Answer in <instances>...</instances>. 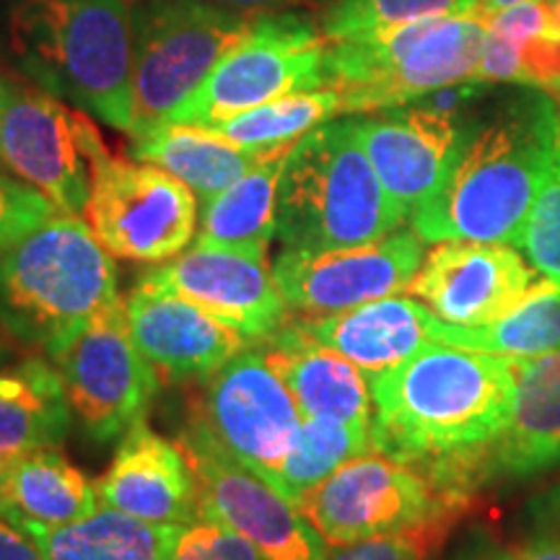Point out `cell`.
Here are the masks:
<instances>
[{
  "label": "cell",
  "mask_w": 560,
  "mask_h": 560,
  "mask_svg": "<svg viewBox=\"0 0 560 560\" xmlns=\"http://www.w3.org/2000/svg\"><path fill=\"white\" fill-rule=\"evenodd\" d=\"M260 13L210 0H140L132 5L130 136L170 120L247 37Z\"/></svg>",
  "instance_id": "52a82bcc"
},
{
  "label": "cell",
  "mask_w": 560,
  "mask_h": 560,
  "mask_svg": "<svg viewBox=\"0 0 560 560\" xmlns=\"http://www.w3.org/2000/svg\"><path fill=\"white\" fill-rule=\"evenodd\" d=\"M83 215L112 257L159 265L195 242L198 195L159 166L112 156L94 174Z\"/></svg>",
  "instance_id": "4fadbf2b"
},
{
  "label": "cell",
  "mask_w": 560,
  "mask_h": 560,
  "mask_svg": "<svg viewBox=\"0 0 560 560\" xmlns=\"http://www.w3.org/2000/svg\"><path fill=\"white\" fill-rule=\"evenodd\" d=\"M9 45L39 89L109 128L132 130V9L125 0H19Z\"/></svg>",
  "instance_id": "3957f363"
},
{
  "label": "cell",
  "mask_w": 560,
  "mask_h": 560,
  "mask_svg": "<svg viewBox=\"0 0 560 560\" xmlns=\"http://www.w3.org/2000/svg\"><path fill=\"white\" fill-rule=\"evenodd\" d=\"M322 346L338 350L366 376L408 361L433 338L436 317L423 301L384 296L332 317H293Z\"/></svg>",
  "instance_id": "7402d4cb"
},
{
  "label": "cell",
  "mask_w": 560,
  "mask_h": 560,
  "mask_svg": "<svg viewBox=\"0 0 560 560\" xmlns=\"http://www.w3.org/2000/svg\"><path fill=\"white\" fill-rule=\"evenodd\" d=\"M187 418L272 488L280 486V472L304 420L257 342L208 376Z\"/></svg>",
  "instance_id": "7c38bea8"
},
{
  "label": "cell",
  "mask_w": 560,
  "mask_h": 560,
  "mask_svg": "<svg viewBox=\"0 0 560 560\" xmlns=\"http://www.w3.org/2000/svg\"><path fill=\"white\" fill-rule=\"evenodd\" d=\"M433 338L446 346L509 355V359H535L552 353L560 350V285L548 278L537 280L514 310L488 325L459 327L436 319Z\"/></svg>",
  "instance_id": "f546056e"
},
{
  "label": "cell",
  "mask_w": 560,
  "mask_h": 560,
  "mask_svg": "<svg viewBox=\"0 0 560 560\" xmlns=\"http://www.w3.org/2000/svg\"><path fill=\"white\" fill-rule=\"evenodd\" d=\"M560 102L537 89L516 91L470 120L436 192L410 215L423 242L516 244L548 172Z\"/></svg>",
  "instance_id": "6da1fadb"
},
{
  "label": "cell",
  "mask_w": 560,
  "mask_h": 560,
  "mask_svg": "<svg viewBox=\"0 0 560 560\" xmlns=\"http://www.w3.org/2000/svg\"><path fill=\"white\" fill-rule=\"evenodd\" d=\"M516 3H524V0H482L480 3V11L490 16V13L501 11V9H509V5H516Z\"/></svg>",
  "instance_id": "b9f144b4"
},
{
  "label": "cell",
  "mask_w": 560,
  "mask_h": 560,
  "mask_svg": "<svg viewBox=\"0 0 560 560\" xmlns=\"http://www.w3.org/2000/svg\"><path fill=\"white\" fill-rule=\"evenodd\" d=\"M486 24V13L475 11L330 42L327 75L342 96V115L405 107L472 81Z\"/></svg>",
  "instance_id": "8992f818"
},
{
  "label": "cell",
  "mask_w": 560,
  "mask_h": 560,
  "mask_svg": "<svg viewBox=\"0 0 560 560\" xmlns=\"http://www.w3.org/2000/svg\"><path fill=\"white\" fill-rule=\"evenodd\" d=\"M5 81H9V79H3V75H0V94H3V89H5Z\"/></svg>",
  "instance_id": "7dc6e473"
},
{
  "label": "cell",
  "mask_w": 560,
  "mask_h": 560,
  "mask_svg": "<svg viewBox=\"0 0 560 560\" xmlns=\"http://www.w3.org/2000/svg\"><path fill=\"white\" fill-rule=\"evenodd\" d=\"M475 83H516L560 102V19L550 0L490 13Z\"/></svg>",
  "instance_id": "cb8c5ba5"
},
{
  "label": "cell",
  "mask_w": 560,
  "mask_h": 560,
  "mask_svg": "<svg viewBox=\"0 0 560 560\" xmlns=\"http://www.w3.org/2000/svg\"><path fill=\"white\" fill-rule=\"evenodd\" d=\"M125 317L132 340L161 380L206 382L223 363L255 346L192 301L140 280L125 301Z\"/></svg>",
  "instance_id": "d6986e66"
},
{
  "label": "cell",
  "mask_w": 560,
  "mask_h": 560,
  "mask_svg": "<svg viewBox=\"0 0 560 560\" xmlns=\"http://www.w3.org/2000/svg\"><path fill=\"white\" fill-rule=\"evenodd\" d=\"M0 170H3V166H0ZM3 172H5V170H3Z\"/></svg>",
  "instance_id": "c3c4849f"
},
{
  "label": "cell",
  "mask_w": 560,
  "mask_h": 560,
  "mask_svg": "<svg viewBox=\"0 0 560 560\" xmlns=\"http://www.w3.org/2000/svg\"><path fill=\"white\" fill-rule=\"evenodd\" d=\"M0 560H45L32 532L3 509H0Z\"/></svg>",
  "instance_id": "74e56055"
},
{
  "label": "cell",
  "mask_w": 560,
  "mask_h": 560,
  "mask_svg": "<svg viewBox=\"0 0 560 560\" xmlns=\"http://www.w3.org/2000/svg\"><path fill=\"white\" fill-rule=\"evenodd\" d=\"M70 423L66 387L47 355L0 366V459L5 465L45 446H60Z\"/></svg>",
  "instance_id": "d4e9b609"
},
{
  "label": "cell",
  "mask_w": 560,
  "mask_h": 560,
  "mask_svg": "<svg viewBox=\"0 0 560 560\" xmlns=\"http://www.w3.org/2000/svg\"><path fill=\"white\" fill-rule=\"evenodd\" d=\"M166 560H268L247 537L234 532L226 524L206 520H195L182 524L174 537L170 558Z\"/></svg>",
  "instance_id": "d590c367"
},
{
  "label": "cell",
  "mask_w": 560,
  "mask_h": 560,
  "mask_svg": "<svg viewBox=\"0 0 560 560\" xmlns=\"http://www.w3.org/2000/svg\"><path fill=\"white\" fill-rule=\"evenodd\" d=\"M516 247L524 252L532 268L560 285V128L550 166L532 202Z\"/></svg>",
  "instance_id": "836d02e7"
},
{
  "label": "cell",
  "mask_w": 560,
  "mask_h": 560,
  "mask_svg": "<svg viewBox=\"0 0 560 560\" xmlns=\"http://www.w3.org/2000/svg\"><path fill=\"white\" fill-rule=\"evenodd\" d=\"M535 514L542 524H550V527H560V482L545 490L540 499L535 501Z\"/></svg>",
  "instance_id": "ab89813d"
},
{
  "label": "cell",
  "mask_w": 560,
  "mask_h": 560,
  "mask_svg": "<svg viewBox=\"0 0 560 560\" xmlns=\"http://www.w3.org/2000/svg\"><path fill=\"white\" fill-rule=\"evenodd\" d=\"M552 3V9H556V13H558V19H560V0H550Z\"/></svg>",
  "instance_id": "f6af8a7d"
},
{
  "label": "cell",
  "mask_w": 560,
  "mask_h": 560,
  "mask_svg": "<svg viewBox=\"0 0 560 560\" xmlns=\"http://www.w3.org/2000/svg\"><path fill=\"white\" fill-rule=\"evenodd\" d=\"M58 208L32 185L0 170V257Z\"/></svg>",
  "instance_id": "8d00e7d4"
},
{
  "label": "cell",
  "mask_w": 560,
  "mask_h": 560,
  "mask_svg": "<svg viewBox=\"0 0 560 560\" xmlns=\"http://www.w3.org/2000/svg\"><path fill=\"white\" fill-rule=\"evenodd\" d=\"M293 143L265 149L260 161L244 177L215 198L202 202L200 231L195 234L192 244L268 257L270 242L276 240L280 174H283Z\"/></svg>",
  "instance_id": "484cf974"
},
{
  "label": "cell",
  "mask_w": 560,
  "mask_h": 560,
  "mask_svg": "<svg viewBox=\"0 0 560 560\" xmlns=\"http://www.w3.org/2000/svg\"><path fill=\"white\" fill-rule=\"evenodd\" d=\"M495 550H467L457 560H493Z\"/></svg>",
  "instance_id": "7bdbcfd3"
},
{
  "label": "cell",
  "mask_w": 560,
  "mask_h": 560,
  "mask_svg": "<svg viewBox=\"0 0 560 560\" xmlns=\"http://www.w3.org/2000/svg\"><path fill=\"white\" fill-rule=\"evenodd\" d=\"M138 280L192 301L252 342L270 338L291 317L268 257L249 252L192 244L172 260L153 265Z\"/></svg>",
  "instance_id": "2e32d148"
},
{
  "label": "cell",
  "mask_w": 560,
  "mask_h": 560,
  "mask_svg": "<svg viewBox=\"0 0 560 560\" xmlns=\"http://www.w3.org/2000/svg\"><path fill=\"white\" fill-rule=\"evenodd\" d=\"M457 522L459 520H431L359 542L327 545L322 560H429L444 548Z\"/></svg>",
  "instance_id": "e575fe53"
},
{
  "label": "cell",
  "mask_w": 560,
  "mask_h": 560,
  "mask_svg": "<svg viewBox=\"0 0 560 560\" xmlns=\"http://www.w3.org/2000/svg\"><path fill=\"white\" fill-rule=\"evenodd\" d=\"M100 488L62 454L60 446L30 452L11 462L0 509L24 524L62 527L102 506Z\"/></svg>",
  "instance_id": "83f0119b"
},
{
  "label": "cell",
  "mask_w": 560,
  "mask_h": 560,
  "mask_svg": "<svg viewBox=\"0 0 560 560\" xmlns=\"http://www.w3.org/2000/svg\"><path fill=\"white\" fill-rule=\"evenodd\" d=\"M262 151L244 149L198 125H159L143 136H132L128 145L132 161L170 172L202 202L244 177L260 161Z\"/></svg>",
  "instance_id": "4316f807"
},
{
  "label": "cell",
  "mask_w": 560,
  "mask_h": 560,
  "mask_svg": "<svg viewBox=\"0 0 560 560\" xmlns=\"http://www.w3.org/2000/svg\"><path fill=\"white\" fill-rule=\"evenodd\" d=\"M327 545L389 535L431 520H462L465 503L446 499L423 467L369 450L296 501Z\"/></svg>",
  "instance_id": "30bf717a"
},
{
  "label": "cell",
  "mask_w": 560,
  "mask_h": 560,
  "mask_svg": "<svg viewBox=\"0 0 560 560\" xmlns=\"http://www.w3.org/2000/svg\"><path fill=\"white\" fill-rule=\"evenodd\" d=\"M423 244L412 229H397L359 247L283 249L272 262V278L291 317H332L408 291L425 257Z\"/></svg>",
  "instance_id": "9a60e30c"
},
{
  "label": "cell",
  "mask_w": 560,
  "mask_h": 560,
  "mask_svg": "<svg viewBox=\"0 0 560 560\" xmlns=\"http://www.w3.org/2000/svg\"><path fill=\"white\" fill-rule=\"evenodd\" d=\"M482 0H335L322 13L319 30L327 42H338L384 26L416 24L425 19L465 16L480 11Z\"/></svg>",
  "instance_id": "d6a6232c"
},
{
  "label": "cell",
  "mask_w": 560,
  "mask_h": 560,
  "mask_svg": "<svg viewBox=\"0 0 560 560\" xmlns=\"http://www.w3.org/2000/svg\"><path fill=\"white\" fill-rule=\"evenodd\" d=\"M516 359L429 342L369 376L371 450L423 462L490 450L506 431Z\"/></svg>",
  "instance_id": "7a4b0ae2"
},
{
  "label": "cell",
  "mask_w": 560,
  "mask_h": 560,
  "mask_svg": "<svg viewBox=\"0 0 560 560\" xmlns=\"http://www.w3.org/2000/svg\"><path fill=\"white\" fill-rule=\"evenodd\" d=\"M66 387L70 410L91 444H109L145 418L159 371L132 340L125 301L102 312L47 353Z\"/></svg>",
  "instance_id": "8fae6325"
},
{
  "label": "cell",
  "mask_w": 560,
  "mask_h": 560,
  "mask_svg": "<svg viewBox=\"0 0 560 560\" xmlns=\"http://www.w3.org/2000/svg\"><path fill=\"white\" fill-rule=\"evenodd\" d=\"M327 42L319 24L296 11H262L247 37L164 125L213 128L296 91L330 86Z\"/></svg>",
  "instance_id": "ba28073f"
},
{
  "label": "cell",
  "mask_w": 560,
  "mask_h": 560,
  "mask_svg": "<svg viewBox=\"0 0 560 560\" xmlns=\"http://www.w3.org/2000/svg\"><path fill=\"white\" fill-rule=\"evenodd\" d=\"M5 355H9V353H5V350L0 348V366H3V363H5Z\"/></svg>",
  "instance_id": "bcb514c9"
},
{
  "label": "cell",
  "mask_w": 560,
  "mask_h": 560,
  "mask_svg": "<svg viewBox=\"0 0 560 560\" xmlns=\"http://www.w3.org/2000/svg\"><path fill=\"white\" fill-rule=\"evenodd\" d=\"M257 346L289 387L301 418L340 420L371 429V382L353 361L314 340L293 317Z\"/></svg>",
  "instance_id": "44dd1931"
},
{
  "label": "cell",
  "mask_w": 560,
  "mask_h": 560,
  "mask_svg": "<svg viewBox=\"0 0 560 560\" xmlns=\"http://www.w3.org/2000/svg\"><path fill=\"white\" fill-rule=\"evenodd\" d=\"M353 125L384 190L410 219L446 177L470 120L412 102L353 117Z\"/></svg>",
  "instance_id": "ac0fdd59"
},
{
  "label": "cell",
  "mask_w": 560,
  "mask_h": 560,
  "mask_svg": "<svg viewBox=\"0 0 560 560\" xmlns=\"http://www.w3.org/2000/svg\"><path fill=\"white\" fill-rule=\"evenodd\" d=\"M24 527L34 535L45 560H166L179 532V527L136 520L104 503L62 527Z\"/></svg>",
  "instance_id": "f1b7e54d"
},
{
  "label": "cell",
  "mask_w": 560,
  "mask_h": 560,
  "mask_svg": "<svg viewBox=\"0 0 560 560\" xmlns=\"http://www.w3.org/2000/svg\"><path fill=\"white\" fill-rule=\"evenodd\" d=\"M537 283L529 260L503 242H439L408 291L446 325L478 327L501 319Z\"/></svg>",
  "instance_id": "e0dca14e"
},
{
  "label": "cell",
  "mask_w": 560,
  "mask_h": 560,
  "mask_svg": "<svg viewBox=\"0 0 560 560\" xmlns=\"http://www.w3.org/2000/svg\"><path fill=\"white\" fill-rule=\"evenodd\" d=\"M342 115V96L335 86H322L312 91H296L280 100H272L262 107H255L242 115L223 120L213 128H206L215 136L244 145V149H272V145L293 143L319 125Z\"/></svg>",
  "instance_id": "4dcf8cb0"
},
{
  "label": "cell",
  "mask_w": 560,
  "mask_h": 560,
  "mask_svg": "<svg viewBox=\"0 0 560 560\" xmlns=\"http://www.w3.org/2000/svg\"><path fill=\"white\" fill-rule=\"evenodd\" d=\"M493 560H560V527L542 524V529L514 548L495 550Z\"/></svg>",
  "instance_id": "f35d334b"
},
{
  "label": "cell",
  "mask_w": 560,
  "mask_h": 560,
  "mask_svg": "<svg viewBox=\"0 0 560 560\" xmlns=\"http://www.w3.org/2000/svg\"><path fill=\"white\" fill-rule=\"evenodd\" d=\"M371 450V429L340 420L304 418L293 450L280 472L278 490L296 503L306 490L317 488L338 467Z\"/></svg>",
  "instance_id": "1f68e13d"
},
{
  "label": "cell",
  "mask_w": 560,
  "mask_h": 560,
  "mask_svg": "<svg viewBox=\"0 0 560 560\" xmlns=\"http://www.w3.org/2000/svg\"><path fill=\"white\" fill-rule=\"evenodd\" d=\"M408 221L363 151L353 117L301 136L278 185L276 236L283 249L325 252L382 240Z\"/></svg>",
  "instance_id": "5b68a950"
},
{
  "label": "cell",
  "mask_w": 560,
  "mask_h": 560,
  "mask_svg": "<svg viewBox=\"0 0 560 560\" xmlns=\"http://www.w3.org/2000/svg\"><path fill=\"white\" fill-rule=\"evenodd\" d=\"M117 304L115 260L81 215L52 213L0 257V325L45 355Z\"/></svg>",
  "instance_id": "277c9868"
},
{
  "label": "cell",
  "mask_w": 560,
  "mask_h": 560,
  "mask_svg": "<svg viewBox=\"0 0 560 560\" xmlns=\"http://www.w3.org/2000/svg\"><path fill=\"white\" fill-rule=\"evenodd\" d=\"M210 3L226 5V9L240 11H280L285 5L296 3V0H210Z\"/></svg>",
  "instance_id": "60d3db41"
},
{
  "label": "cell",
  "mask_w": 560,
  "mask_h": 560,
  "mask_svg": "<svg viewBox=\"0 0 560 560\" xmlns=\"http://www.w3.org/2000/svg\"><path fill=\"white\" fill-rule=\"evenodd\" d=\"M104 506L149 524L182 527L200 520L195 475L177 441L138 420L122 433L107 472L96 480Z\"/></svg>",
  "instance_id": "ffe728a7"
},
{
  "label": "cell",
  "mask_w": 560,
  "mask_h": 560,
  "mask_svg": "<svg viewBox=\"0 0 560 560\" xmlns=\"http://www.w3.org/2000/svg\"><path fill=\"white\" fill-rule=\"evenodd\" d=\"M198 486L200 516L240 532L268 560H322L327 542L296 503L226 452L187 418L177 439Z\"/></svg>",
  "instance_id": "5bb4252c"
},
{
  "label": "cell",
  "mask_w": 560,
  "mask_h": 560,
  "mask_svg": "<svg viewBox=\"0 0 560 560\" xmlns=\"http://www.w3.org/2000/svg\"><path fill=\"white\" fill-rule=\"evenodd\" d=\"M112 153L79 107L39 86L5 81L0 94V166L58 208L81 215L91 182Z\"/></svg>",
  "instance_id": "9c48e42d"
},
{
  "label": "cell",
  "mask_w": 560,
  "mask_h": 560,
  "mask_svg": "<svg viewBox=\"0 0 560 560\" xmlns=\"http://www.w3.org/2000/svg\"><path fill=\"white\" fill-rule=\"evenodd\" d=\"M5 472H9V465L0 459V501H3V482H5Z\"/></svg>",
  "instance_id": "ee69618b"
},
{
  "label": "cell",
  "mask_w": 560,
  "mask_h": 560,
  "mask_svg": "<svg viewBox=\"0 0 560 560\" xmlns=\"http://www.w3.org/2000/svg\"><path fill=\"white\" fill-rule=\"evenodd\" d=\"M488 465L490 480H527L560 465V350L516 359L511 418Z\"/></svg>",
  "instance_id": "603a6c76"
}]
</instances>
